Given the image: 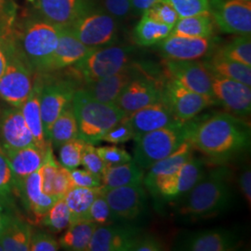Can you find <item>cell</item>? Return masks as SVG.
<instances>
[{
    "mask_svg": "<svg viewBox=\"0 0 251 251\" xmlns=\"http://www.w3.org/2000/svg\"><path fill=\"white\" fill-rule=\"evenodd\" d=\"M239 188L242 192L243 196L247 203L251 206V167L247 166L239 174L238 178Z\"/></svg>",
    "mask_w": 251,
    "mask_h": 251,
    "instance_id": "obj_53",
    "label": "cell"
},
{
    "mask_svg": "<svg viewBox=\"0 0 251 251\" xmlns=\"http://www.w3.org/2000/svg\"><path fill=\"white\" fill-rule=\"evenodd\" d=\"M134 48L109 45L94 49L78 63L71 66L74 74L86 83L114 75L130 63Z\"/></svg>",
    "mask_w": 251,
    "mask_h": 251,
    "instance_id": "obj_7",
    "label": "cell"
},
{
    "mask_svg": "<svg viewBox=\"0 0 251 251\" xmlns=\"http://www.w3.org/2000/svg\"><path fill=\"white\" fill-rule=\"evenodd\" d=\"M31 133L21 109L10 106L0 113V145L4 150H15L34 145Z\"/></svg>",
    "mask_w": 251,
    "mask_h": 251,
    "instance_id": "obj_19",
    "label": "cell"
},
{
    "mask_svg": "<svg viewBox=\"0 0 251 251\" xmlns=\"http://www.w3.org/2000/svg\"><path fill=\"white\" fill-rule=\"evenodd\" d=\"M15 16V8L7 0H0V30H11Z\"/></svg>",
    "mask_w": 251,
    "mask_h": 251,
    "instance_id": "obj_51",
    "label": "cell"
},
{
    "mask_svg": "<svg viewBox=\"0 0 251 251\" xmlns=\"http://www.w3.org/2000/svg\"><path fill=\"white\" fill-rule=\"evenodd\" d=\"M100 157L104 163L105 167H113L121 165L126 162L131 161L133 158L131 154L126 151L125 149L117 147L115 145L96 147Z\"/></svg>",
    "mask_w": 251,
    "mask_h": 251,
    "instance_id": "obj_45",
    "label": "cell"
},
{
    "mask_svg": "<svg viewBox=\"0 0 251 251\" xmlns=\"http://www.w3.org/2000/svg\"><path fill=\"white\" fill-rule=\"evenodd\" d=\"M132 139H134V132L127 120V117H126L103 135L101 142L120 144H125Z\"/></svg>",
    "mask_w": 251,
    "mask_h": 251,
    "instance_id": "obj_44",
    "label": "cell"
},
{
    "mask_svg": "<svg viewBox=\"0 0 251 251\" xmlns=\"http://www.w3.org/2000/svg\"><path fill=\"white\" fill-rule=\"evenodd\" d=\"M188 141L208 158L225 161L250 147L251 127L239 117L220 113L195 123Z\"/></svg>",
    "mask_w": 251,
    "mask_h": 251,
    "instance_id": "obj_1",
    "label": "cell"
},
{
    "mask_svg": "<svg viewBox=\"0 0 251 251\" xmlns=\"http://www.w3.org/2000/svg\"><path fill=\"white\" fill-rule=\"evenodd\" d=\"M102 195L117 221L130 222L139 218L146 205V194L143 184L104 189Z\"/></svg>",
    "mask_w": 251,
    "mask_h": 251,
    "instance_id": "obj_15",
    "label": "cell"
},
{
    "mask_svg": "<svg viewBox=\"0 0 251 251\" xmlns=\"http://www.w3.org/2000/svg\"><path fill=\"white\" fill-rule=\"evenodd\" d=\"M15 191H18L20 195L23 196V201L27 209L37 220H41L57 199H59L46 195L43 192L40 169L23 179L16 185Z\"/></svg>",
    "mask_w": 251,
    "mask_h": 251,
    "instance_id": "obj_27",
    "label": "cell"
},
{
    "mask_svg": "<svg viewBox=\"0 0 251 251\" xmlns=\"http://www.w3.org/2000/svg\"><path fill=\"white\" fill-rule=\"evenodd\" d=\"M43 87V79L36 75L33 88L25 101L20 107L27 126L33 135L34 143L43 152H46L51 144L46 138L40 111V95Z\"/></svg>",
    "mask_w": 251,
    "mask_h": 251,
    "instance_id": "obj_26",
    "label": "cell"
},
{
    "mask_svg": "<svg viewBox=\"0 0 251 251\" xmlns=\"http://www.w3.org/2000/svg\"><path fill=\"white\" fill-rule=\"evenodd\" d=\"M203 63L211 75L251 86V66L227 59L218 52L209 55Z\"/></svg>",
    "mask_w": 251,
    "mask_h": 251,
    "instance_id": "obj_30",
    "label": "cell"
},
{
    "mask_svg": "<svg viewBox=\"0 0 251 251\" xmlns=\"http://www.w3.org/2000/svg\"><path fill=\"white\" fill-rule=\"evenodd\" d=\"M3 247H2V245H1V243H0V251H3Z\"/></svg>",
    "mask_w": 251,
    "mask_h": 251,
    "instance_id": "obj_57",
    "label": "cell"
},
{
    "mask_svg": "<svg viewBox=\"0 0 251 251\" xmlns=\"http://www.w3.org/2000/svg\"><path fill=\"white\" fill-rule=\"evenodd\" d=\"M209 14L222 32L239 36L251 35V1L209 0Z\"/></svg>",
    "mask_w": 251,
    "mask_h": 251,
    "instance_id": "obj_10",
    "label": "cell"
},
{
    "mask_svg": "<svg viewBox=\"0 0 251 251\" xmlns=\"http://www.w3.org/2000/svg\"><path fill=\"white\" fill-rule=\"evenodd\" d=\"M168 77L199 94L213 97L211 74L204 63L198 61H165Z\"/></svg>",
    "mask_w": 251,
    "mask_h": 251,
    "instance_id": "obj_17",
    "label": "cell"
},
{
    "mask_svg": "<svg viewBox=\"0 0 251 251\" xmlns=\"http://www.w3.org/2000/svg\"><path fill=\"white\" fill-rule=\"evenodd\" d=\"M194 122H177L159 129L134 138L133 160L146 171L155 162L175 152L181 144L188 141Z\"/></svg>",
    "mask_w": 251,
    "mask_h": 251,
    "instance_id": "obj_5",
    "label": "cell"
},
{
    "mask_svg": "<svg viewBox=\"0 0 251 251\" xmlns=\"http://www.w3.org/2000/svg\"><path fill=\"white\" fill-rule=\"evenodd\" d=\"M12 29L7 30V31L0 30V78L4 73L6 64H7L8 46H9L10 36L12 35Z\"/></svg>",
    "mask_w": 251,
    "mask_h": 251,
    "instance_id": "obj_54",
    "label": "cell"
},
{
    "mask_svg": "<svg viewBox=\"0 0 251 251\" xmlns=\"http://www.w3.org/2000/svg\"><path fill=\"white\" fill-rule=\"evenodd\" d=\"M156 45L166 60L198 61L211 55L217 40L213 36L188 37L171 34Z\"/></svg>",
    "mask_w": 251,
    "mask_h": 251,
    "instance_id": "obj_12",
    "label": "cell"
},
{
    "mask_svg": "<svg viewBox=\"0 0 251 251\" xmlns=\"http://www.w3.org/2000/svg\"><path fill=\"white\" fill-rule=\"evenodd\" d=\"M144 170L134 160L121 165L106 167L101 174V186L104 189L143 184Z\"/></svg>",
    "mask_w": 251,
    "mask_h": 251,
    "instance_id": "obj_29",
    "label": "cell"
},
{
    "mask_svg": "<svg viewBox=\"0 0 251 251\" xmlns=\"http://www.w3.org/2000/svg\"><path fill=\"white\" fill-rule=\"evenodd\" d=\"M34 73L11 35L8 46L7 64L0 78V99L9 106L21 107L33 88Z\"/></svg>",
    "mask_w": 251,
    "mask_h": 251,
    "instance_id": "obj_6",
    "label": "cell"
},
{
    "mask_svg": "<svg viewBox=\"0 0 251 251\" xmlns=\"http://www.w3.org/2000/svg\"><path fill=\"white\" fill-rule=\"evenodd\" d=\"M70 171L59 164L52 182V196L62 198L72 188Z\"/></svg>",
    "mask_w": 251,
    "mask_h": 251,
    "instance_id": "obj_49",
    "label": "cell"
},
{
    "mask_svg": "<svg viewBox=\"0 0 251 251\" xmlns=\"http://www.w3.org/2000/svg\"><path fill=\"white\" fill-rule=\"evenodd\" d=\"M72 107L77 122L78 138L92 145L101 143L103 135L126 117L115 103L98 101L83 89L75 92Z\"/></svg>",
    "mask_w": 251,
    "mask_h": 251,
    "instance_id": "obj_4",
    "label": "cell"
},
{
    "mask_svg": "<svg viewBox=\"0 0 251 251\" xmlns=\"http://www.w3.org/2000/svg\"><path fill=\"white\" fill-rule=\"evenodd\" d=\"M141 72V67L133 63H129L125 68L114 75L99 80L86 83L83 90L91 98L98 101L104 103H115L126 86Z\"/></svg>",
    "mask_w": 251,
    "mask_h": 251,
    "instance_id": "obj_21",
    "label": "cell"
},
{
    "mask_svg": "<svg viewBox=\"0 0 251 251\" xmlns=\"http://www.w3.org/2000/svg\"><path fill=\"white\" fill-rule=\"evenodd\" d=\"M69 29L84 45L97 49L117 41L118 25L105 9L90 5Z\"/></svg>",
    "mask_w": 251,
    "mask_h": 251,
    "instance_id": "obj_8",
    "label": "cell"
},
{
    "mask_svg": "<svg viewBox=\"0 0 251 251\" xmlns=\"http://www.w3.org/2000/svg\"><path fill=\"white\" fill-rule=\"evenodd\" d=\"M126 117L133 129L134 138L179 122L162 100L142 108Z\"/></svg>",
    "mask_w": 251,
    "mask_h": 251,
    "instance_id": "obj_24",
    "label": "cell"
},
{
    "mask_svg": "<svg viewBox=\"0 0 251 251\" xmlns=\"http://www.w3.org/2000/svg\"><path fill=\"white\" fill-rule=\"evenodd\" d=\"M31 234V226L13 217L6 229L0 234V243L5 251H28Z\"/></svg>",
    "mask_w": 251,
    "mask_h": 251,
    "instance_id": "obj_32",
    "label": "cell"
},
{
    "mask_svg": "<svg viewBox=\"0 0 251 251\" xmlns=\"http://www.w3.org/2000/svg\"><path fill=\"white\" fill-rule=\"evenodd\" d=\"M163 250V245L157 238L150 235H141L132 251H161Z\"/></svg>",
    "mask_w": 251,
    "mask_h": 251,
    "instance_id": "obj_52",
    "label": "cell"
},
{
    "mask_svg": "<svg viewBox=\"0 0 251 251\" xmlns=\"http://www.w3.org/2000/svg\"><path fill=\"white\" fill-rule=\"evenodd\" d=\"M75 138H78V127L71 103L54 121L48 140L53 144L54 147L59 148L61 145Z\"/></svg>",
    "mask_w": 251,
    "mask_h": 251,
    "instance_id": "obj_36",
    "label": "cell"
},
{
    "mask_svg": "<svg viewBox=\"0 0 251 251\" xmlns=\"http://www.w3.org/2000/svg\"><path fill=\"white\" fill-rule=\"evenodd\" d=\"M101 192V186L96 188L73 187L63 197L71 214V223L87 220L88 212L94 199Z\"/></svg>",
    "mask_w": 251,
    "mask_h": 251,
    "instance_id": "obj_34",
    "label": "cell"
},
{
    "mask_svg": "<svg viewBox=\"0 0 251 251\" xmlns=\"http://www.w3.org/2000/svg\"><path fill=\"white\" fill-rule=\"evenodd\" d=\"M60 244L54 238L52 234L44 231H32L30 251H57L60 250Z\"/></svg>",
    "mask_w": 251,
    "mask_h": 251,
    "instance_id": "obj_47",
    "label": "cell"
},
{
    "mask_svg": "<svg viewBox=\"0 0 251 251\" xmlns=\"http://www.w3.org/2000/svg\"><path fill=\"white\" fill-rule=\"evenodd\" d=\"M217 52L227 59L251 66V35L234 38Z\"/></svg>",
    "mask_w": 251,
    "mask_h": 251,
    "instance_id": "obj_38",
    "label": "cell"
},
{
    "mask_svg": "<svg viewBox=\"0 0 251 251\" xmlns=\"http://www.w3.org/2000/svg\"><path fill=\"white\" fill-rule=\"evenodd\" d=\"M169 3L180 17L209 13V0H163Z\"/></svg>",
    "mask_w": 251,
    "mask_h": 251,
    "instance_id": "obj_42",
    "label": "cell"
},
{
    "mask_svg": "<svg viewBox=\"0 0 251 251\" xmlns=\"http://www.w3.org/2000/svg\"><path fill=\"white\" fill-rule=\"evenodd\" d=\"M8 203L0 200V234L6 229L9 222L12 220L14 216L11 214L9 208L7 207Z\"/></svg>",
    "mask_w": 251,
    "mask_h": 251,
    "instance_id": "obj_55",
    "label": "cell"
},
{
    "mask_svg": "<svg viewBox=\"0 0 251 251\" xmlns=\"http://www.w3.org/2000/svg\"><path fill=\"white\" fill-rule=\"evenodd\" d=\"M171 35L188 37H209L214 34L213 19L209 13L180 17L172 28Z\"/></svg>",
    "mask_w": 251,
    "mask_h": 251,
    "instance_id": "obj_35",
    "label": "cell"
},
{
    "mask_svg": "<svg viewBox=\"0 0 251 251\" xmlns=\"http://www.w3.org/2000/svg\"><path fill=\"white\" fill-rule=\"evenodd\" d=\"M87 220H90L97 225H112L117 222V219L113 215L106 199L102 195V188L100 195L91 204Z\"/></svg>",
    "mask_w": 251,
    "mask_h": 251,
    "instance_id": "obj_40",
    "label": "cell"
},
{
    "mask_svg": "<svg viewBox=\"0 0 251 251\" xmlns=\"http://www.w3.org/2000/svg\"><path fill=\"white\" fill-rule=\"evenodd\" d=\"M94 49L84 45L73 34L69 27H63L58 44L48 64L45 74L71 67L85 58Z\"/></svg>",
    "mask_w": 251,
    "mask_h": 251,
    "instance_id": "obj_23",
    "label": "cell"
},
{
    "mask_svg": "<svg viewBox=\"0 0 251 251\" xmlns=\"http://www.w3.org/2000/svg\"><path fill=\"white\" fill-rule=\"evenodd\" d=\"M193 150L194 148L190 142H184L175 152L155 162L147 170L148 172L144 175L143 184L153 195L155 189L163 180L175 173L193 156Z\"/></svg>",
    "mask_w": 251,
    "mask_h": 251,
    "instance_id": "obj_25",
    "label": "cell"
},
{
    "mask_svg": "<svg viewBox=\"0 0 251 251\" xmlns=\"http://www.w3.org/2000/svg\"><path fill=\"white\" fill-rule=\"evenodd\" d=\"M86 143L80 138H75L59 147L60 165L69 171L81 166V158Z\"/></svg>",
    "mask_w": 251,
    "mask_h": 251,
    "instance_id": "obj_39",
    "label": "cell"
},
{
    "mask_svg": "<svg viewBox=\"0 0 251 251\" xmlns=\"http://www.w3.org/2000/svg\"><path fill=\"white\" fill-rule=\"evenodd\" d=\"M158 1L160 0H131L132 11L137 15H143L144 12Z\"/></svg>",
    "mask_w": 251,
    "mask_h": 251,
    "instance_id": "obj_56",
    "label": "cell"
},
{
    "mask_svg": "<svg viewBox=\"0 0 251 251\" xmlns=\"http://www.w3.org/2000/svg\"><path fill=\"white\" fill-rule=\"evenodd\" d=\"M75 91L76 89L75 84L71 81L60 80L45 83L43 80L40 95V111L47 140L54 121L63 113L65 108L72 103Z\"/></svg>",
    "mask_w": 251,
    "mask_h": 251,
    "instance_id": "obj_14",
    "label": "cell"
},
{
    "mask_svg": "<svg viewBox=\"0 0 251 251\" xmlns=\"http://www.w3.org/2000/svg\"><path fill=\"white\" fill-rule=\"evenodd\" d=\"M172 27L158 23L143 13L142 18L134 28L133 37L137 45L143 47L156 45L171 35Z\"/></svg>",
    "mask_w": 251,
    "mask_h": 251,
    "instance_id": "obj_33",
    "label": "cell"
},
{
    "mask_svg": "<svg viewBox=\"0 0 251 251\" xmlns=\"http://www.w3.org/2000/svg\"><path fill=\"white\" fill-rule=\"evenodd\" d=\"M36 15L60 27H69L90 7L88 0H30Z\"/></svg>",
    "mask_w": 251,
    "mask_h": 251,
    "instance_id": "obj_20",
    "label": "cell"
},
{
    "mask_svg": "<svg viewBox=\"0 0 251 251\" xmlns=\"http://www.w3.org/2000/svg\"><path fill=\"white\" fill-rule=\"evenodd\" d=\"M229 171L220 168L209 172L184 196L179 215L192 220L220 215L233 204V193L228 180Z\"/></svg>",
    "mask_w": 251,
    "mask_h": 251,
    "instance_id": "obj_2",
    "label": "cell"
},
{
    "mask_svg": "<svg viewBox=\"0 0 251 251\" xmlns=\"http://www.w3.org/2000/svg\"><path fill=\"white\" fill-rule=\"evenodd\" d=\"M141 235L131 225H98L87 251H132Z\"/></svg>",
    "mask_w": 251,
    "mask_h": 251,
    "instance_id": "obj_18",
    "label": "cell"
},
{
    "mask_svg": "<svg viewBox=\"0 0 251 251\" xmlns=\"http://www.w3.org/2000/svg\"><path fill=\"white\" fill-rule=\"evenodd\" d=\"M97 226L90 220L73 222L60 238V247L65 251H87Z\"/></svg>",
    "mask_w": 251,
    "mask_h": 251,
    "instance_id": "obj_31",
    "label": "cell"
},
{
    "mask_svg": "<svg viewBox=\"0 0 251 251\" xmlns=\"http://www.w3.org/2000/svg\"><path fill=\"white\" fill-rule=\"evenodd\" d=\"M163 83L140 73L118 96L115 104L126 116L162 100Z\"/></svg>",
    "mask_w": 251,
    "mask_h": 251,
    "instance_id": "obj_11",
    "label": "cell"
},
{
    "mask_svg": "<svg viewBox=\"0 0 251 251\" xmlns=\"http://www.w3.org/2000/svg\"><path fill=\"white\" fill-rule=\"evenodd\" d=\"M103 7L117 21L127 18L132 11L131 0H103Z\"/></svg>",
    "mask_w": 251,
    "mask_h": 251,
    "instance_id": "obj_50",
    "label": "cell"
},
{
    "mask_svg": "<svg viewBox=\"0 0 251 251\" xmlns=\"http://www.w3.org/2000/svg\"><path fill=\"white\" fill-rule=\"evenodd\" d=\"M204 176V163L192 156L175 173L163 180L152 196L165 201L177 200L183 198Z\"/></svg>",
    "mask_w": 251,
    "mask_h": 251,
    "instance_id": "obj_16",
    "label": "cell"
},
{
    "mask_svg": "<svg viewBox=\"0 0 251 251\" xmlns=\"http://www.w3.org/2000/svg\"><path fill=\"white\" fill-rule=\"evenodd\" d=\"M212 94L218 103L237 117H248L251 111V89L241 82L211 75Z\"/></svg>",
    "mask_w": 251,
    "mask_h": 251,
    "instance_id": "obj_13",
    "label": "cell"
},
{
    "mask_svg": "<svg viewBox=\"0 0 251 251\" xmlns=\"http://www.w3.org/2000/svg\"><path fill=\"white\" fill-rule=\"evenodd\" d=\"M4 152L12 171L16 187L23 179L42 167L47 151L43 152L34 144L15 150H4Z\"/></svg>",
    "mask_w": 251,
    "mask_h": 251,
    "instance_id": "obj_28",
    "label": "cell"
},
{
    "mask_svg": "<svg viewBox=\"0 0 251 251\" xmlns=\"http://www.w3.org/2000/svg\"><path fill=\"white\" fill-rule=\"evenodd\" d=\"M81 165L84 167L85 170L90 171L91 173L98 175L101 177V174L105 170V165L100 157L99 153L96 150L95 145L86 144L82 158H81Z\"/></svg>",
    "mask_w": 251,
    "mask_h": 251,
    "instance_id": "obj_46",
    "label": "cell"
},
{
    "mask_svg": "<svg viewBox=\"0 0 251 251\" xmlns=\"http://www.w3.org/2000/svg\"><path fill=\"white\" fill-rule=\"evenodd\" d=\"M162 100L181 123L193 120L205 109L217 103L214 97L194 92L169 77L163 82Z\"/></svg>",
    "mask_w": 251,
    "mask_h": 251,
    "instance_id": "obj_9",
    "label": "cell"
},
{
    "mask_svg": "<svg viewBox=\"0 0 251 251\" xmlns=\"http://www.w3.org/2000/svg\"><path fill=\"white\" fill-rule=\"evenodd\" d=\"M15 191V180L5 152L0 145V200L9 203Z\"/></svg>",
    "mask_w": 251,
    "mask_h": 251,
    "instance_id": "obj_41",
    "label": "cell"
},
{
    "mask_svg": "<svg viewBox=\"0 0 251 251\" xmlns=\"http://www.w3.org/2000/svg\"><path fill=\"white\" fill-rule=\"evenodd\" d=\"M70 175L73 187L96 188L101 186V178L85 169H74L70 171Z\"/></svg>",
    "mask_w": 251,
    "mask_h": 251,
    "instance_id": "obj_48",
    "label": "cell"
},
{
    "mask_svg": "<svg viewBox=\"0 0 251 251\" xmlns=\"http://www.w3.org/2000/svg\"><path fill=\"white\" fill-rule=\"evenodd\" d=\"M240 239L233 231L209 229L188 235L179 246V250L189 251H231L239 247Z\"/></svg>",
    "mask_w": 251,
    "mask_h": 251,
    "instance_id": "obj_22",
    "label": "cell"
},
{
    "mask_svg": "<svg viewBox=\"0 0 251 251\" xmlns=\"http://www.w3.org/2000/svg\"><path fill=\"white\" fill-rule=\"evenodd\" d=\"M144 13H146L152 20L167 25L172 28L179 18L177 11L169 3L163 0H160L152 5L150 9H147Z\"/></svg>",
    "mask_w": 251,
    "mask_h": 251,
    "instance_id": "obj_43",
    "label": "cell"
},
{
    "mask_svg": "<svg viewBox=\"0 0 251 251\" xmlns=\"http://www.w3.org/2000/svg\"><path fill=\"white\" fill-rule=\"evenodd\" d=\"M40 223L52 233H61L71 224V214L64 198H59L40 220Z\"/></svg>",
    "mask_w": 251,
    "mask_h": 251,
    "instance_id": "obj_37",
    "label": "cell"
},
{
    "mask_svg": "<svg viewBox=\"0 0 251 251\" xmlns=\"http://www.w3.org/2000/svg\"><path fill=\"white\" fill-rule=\"evenodd\" d=\"M62 28L35 15L12 29L13 40L34 72L45 74Z\"/></svg>",
    "mask_w": 251,
    "mask_h": 251,
    "instance_id": "obj_3",
    "label": "cell"
}]
</instances>
